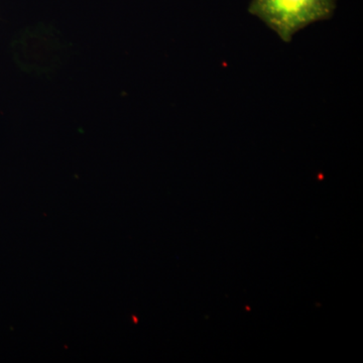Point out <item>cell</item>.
Segmentation results:
<instances>
[{
	"label": "cell",
	"mask_w": 363,
	"mask_h": 363,
	"mask_svg": "<svg viewBox=\"0 0 363 363\" xmlns=\"http://www.w3.org/2000/svg\"><path fill=\"white\" fill-rule=\"evenodd\" d=\"M335 9L336 0H252L248 13L290 43L307 26L331 18Z\"/></svg>",
	"instance_id": "obj_1"
}]
</instances>
